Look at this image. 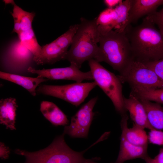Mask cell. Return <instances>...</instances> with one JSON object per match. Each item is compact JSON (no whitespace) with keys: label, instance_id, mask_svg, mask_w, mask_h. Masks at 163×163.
Instances as JSON below:
<instances>
[{"label":"cell","instance_id":"1","mask_svg":"<svg viewBox=\"0 0 163 163\" xmlns=\"http://www.w3.org/2000/svg\"><path fill=\"white\" fill-rule=\"evenodd\" d=\"M146 17L139 25L125 29L134 60L143 63L163 58V36Z\"/></svg>","mask_w":163,"mask_h":163},{"label":"cell","instance_id":"2","mask_svg":"<svg viewBox=\"0 0 163 163\" xmlns=\"http://www.w3.org/2000/svg\"><path fill=\"white\" fill-rule=\"evenodd\" d=\"M95 60L104 62L119 73L134 60L131 44L125 30H112L99 37Z\"/></svg>","mask_w":163,"mask_h":163},{"label":"cell","instance_id":"3","mask_svg":"<svg viewBox=\"0 0 163 163\" xmlns=\"http://www.w3.org/2000/svg\"><path fill=\"white\" fill-rule=\"evenodd\" d=\"M99 37L96 18L88 20L81 18L64 60H67L80 69L86 61L95 59Z\"/></svg>","mask_w":163,"mask_h":163},{"label":"cell","instance_id":"4","mask_svg":"<svg viewBox=\"0 0 163 163\" xmlns=\"http://www.w3.org/2000/svg\"><path fill=\"white\" fill-rule=\"evenodd\" d=\"M64 136L62 133L58 136L43 149L30 152L17 149L14 152L25 158L23 163H91L97 160L96 158H84L85 151L78 152L71 149L66 143Z\"/></svg>","mask_w":163,"mask_h":163},{"label":"cell","instance_id":"5","mask_svg":"<svg viewBox=\"0 0 163 163\" xmlns=\"http://www.w3.org/2000/svg\"><path fill=\"white\" fill-rule=\"evenodd\" d=\"M93 80L112 102L116 111L122 115L126 113L122 93V82L117 76L94 59L88 61Z\"/></svg>","mask_w":163,"mask_h":163},{"label":"cell","instance_id":"6","mask_svg":"<svg viewBox=\"0 0 163 163\" xmlns=\"http://www.w3.org/2000/svg\"><path fill=\"white\" fill-rule=\"evenodd\" d=\"M95 82H77L63 85H40L37 94L61 99L78 107L84 101L90 92L96 86Z\"/></svg>","mask_w":163,"mask_h":163},{"label":"cell","instance_id":"7","mask_svg":"<svg viewBox=\"0 0 163 163\" xmlns=\"http://www.w3.org/2000/svg\"><path fill=\"white\" fill-rule=\"evenodd\" d=\"M122 83L131 88L158 89L163 88V81L144 63L133 60L117 76Z\"/></svg>","mask_w":163,"mask_h":163},{"label":"cell","instance_id":"8","mask_svg":"<svg viewBox=\"0 0 163 163\" xmlns=\"http://www.w3.org/2000/svg\"><path fill=\"white\" fill-rule=\"evenodd\" d=\"M79 24L71 26L64 33L50 43L42 46L38 57L34 59L38 65L53 64L64 60Z\"/></svg>","mask_w":163,"mask_h":163},{"label":"cell","instance_id":"9","mask_svg":"<svg viewBox=\"0 0 163 163\" xmlns=\"http://www.w3.org/2000/svg\"><path fill=\"white\" fill-rule=\"evenodd\" d=\"M97 97L91 99L83 105L71 118L69 126H65L63 133L73 138H86L94 115V107Z\"/></svg>","mask_w":163,"mask_h":163},{"label":"cell","instance_id":"10","mask_svg":"<svg viewBox=\"0 0 163 163\" xmlns=\"http://www.w3.org/2000/svg\"><path fill=\"white\" fill-rule=\"evenodd\" d=\"M27 70L30 73L48 79L68 80L77 82H82L85 80H93L90 70L87 72H82L73 64H70L69 66L66 67L42 69H36L30 67Z\"/></svg>","mask_w":163,"mask_h":163},{"label":"cell","instance_id":"11","mask_svg":"<svg viewBox=\"0 0 163 163\" xmlns=\"http://www.w3.org/2000/svg\"><path fill=\"white\" fill-rule=\"evenodd\" d=\"M124 101L125 108L134 124L144 129H155L150 124L145 108L139 99L129 94L128 98L124 97Z\"/></svg>","mask_w":163,"mask_h":163},{"label":"cell","instance_id":"12","mask_svg":"<svg viewBox=\"0 0 163 163\" xmlns=\"http://www.w3.org/2000/svg\"><path fill=\"white\" fill-rule=\"evenodd\" d=\"M163 5V0H131L128 26L141 17L155 12Z\"/></svg>","mask_w":163,"mask_h":163},{"label":"cell","instance_id":"13","mask_svg":"<svg viewBox=\"0 0 163 163\" xmlns=\"http://www.w3.org/2000/svg\"><path fill=\"white\" fill-rule=\"evenodd\" d=\"M121 116L120 123L122 129L121 136L134 145L139 146L147 145L148 136L144 129L134 124L133 127H128V116L126 113Z\"/></svg>","mask_w":163,"mask_h":163},{"label":"cell","instance_id":"14","mask_svg":"<svg viewBox=\"0 0 163 163\" xmlns=\"http://www.w3.org/2000/svg\"><path fill=\"white\" fill-rule=\"evenodd\" d=\"M147 147L148 145L139 146L133 144L121 136L120 151L116 162L123 163L126 161L137 158L144 160L148 156Z\"/></svg>","mask_w":163,"mask_h":163},{"label":"cell","instance_id":"15","mask_svg":"<svg viewBox=\"0 0 163 163\" xmlns=\"http://www.w3.org/2000/svg\"><path fill=\"white\" fill-rule=\"evenodd\" d=\"M0 78L22 86L34 96L36 95V90L40 84L49 80L39 76L29 77L1 71L0 72Z\"/></svg>","mask_w":163,"mask_h":163},{"label":"cell","instance_id":"16","mask_svg":"<svg viewBox=\"0 0 163 163\" xmlns=\"http://www.w3.org/2000/svg\"><path fill=\"white\" fill-rule=\"evenodd\" d=\"M18 106L16 99L10 97L0 101V123L11 130L16 129L15 126L16 111Z\"/></svg>","mask_w":163,"mask_h":163},{"label":"cell","instance_id":"17","mask_svg":"<svg viewBox=\"0 0 163 163\" xmlns=\"http://www.w3.org/2000/svg\"><path fill=\"white\" fill-rule=\"evenodd\" d=\"M40 110L44 117L54 126H65L68 124L66 115L52 102L43 101L40 104Z\"/></svg>","mask_w":163,"mask_h":163},{"label":"cell","instance_id":"18","mask_svg":"<svg viewBox=\"0 0 163 163\" xmlns=\"http://www.w3.org/2000/svg\"><path fill=\"white\" fill-rule=\"evenodd\" d=\"M95 18L100 36L115 29L117 15L115 8H107L101 11Z\"/></svg>","mask_w":163,"mask_h":163},{"label":"cell","instance_id":"19","mask_svg":"<svg viewBox=\"0 0 163 163\" xmlns=\"http://www.w3.org/2000/svg\"><path fill=\"white\" fill-rule=\"evenodd\" d=\"M139 100L145 108L151 126L155 129L163 130V107L157 103L145 100Z\"/></svg>","mask_w":163,"mask_h":163},{"label":"cell","instance_id":"20","mask_svg":"<svg viewBox=\"0 0 163 163\" xmlns=\"http://www.w3.org/2000/svg\"><path fill=\"white\" fill-rule=\"evenodd\" d=\"M21 44L33 55V60L39 56L42 46L38 43L32 28L18 35Z\"/></svg>","mask_w":163,"mask_h":163},{"label":"cell","instance_id":"21","mask_svg":"<svg viewBox=\"0 0 163 163\" xmlns=\"http://www.w3.org/2000/svg\"><path fill=\"white\" fill-rule=\"evenodd\" d=\"M130 94L139 100L163 104V88L158 89L133 88H131Z\"/></svg>","mask_w":163,"mask_h":163},{"label":"cell","instance_id":"22","mask_svg":"<svg viewBox=\"0 0 163 163\" xmlns=\"http://www.w3.org/2000/svg\"><path fill=\"white\" fill-rule=\"evenodd\" d=\"M13 12L11 14L14 19L17 20L20 23L22 31H25L32 28V24L35 13L25 11L18 6L14 1Z\"/></svg>","mask_w":163,"mask_h":163},{"label":"cell","instance_id":"23","mask_svg":"<svg viewBox=\"0 0 163 163\" xmlns=\"http://www.w3.org/2000/svg\"><path fill=\"white\" fill-rule=\"evenodd\" d=\"M130 5L131 0H126L114 8L117 15V24L114 30L122 32L125 30L128 26Z\"/></svg>","mask_w":163,"mask_h":163},{"label":"cell","instance_id":"24","mask_svg":"<svg viewBox=\"0 0 163 163\" xmlns=\"http://www.w3.org/2000/svg\"><path fill=\"white\" fill-rule=\"evenodd\" d=\"M146 17L157 26L158 30L163 36V5L160 10L156 11Z\"/></svg>","mask_w":163,"mask_h":163},{"label":"cell","instance_id":"25","mask_svg":"<svg viewBox=\"0 0 163 163\" xmlns=\"http://www.w3.org/2000/svg\"><path fill=\"white\" fill-rule=\"evenodd\" d=\"M148 141L150 143L163 145V131L153 129L150 130L148 135Z\"/></svg>","mask_w":163,"mask_h":163},{"label":"cell","instance_id":"26","mask_svg":"<svg viewBox=\"0 0 163 163\" xmlns=\"http://www.w3.org/2000/svg\"><path fill=\"white\" fill-rule=\"evenodd\" d=\"M144 63L152 69L163 81V58L158 60Z\"/></svg>","mask_w":163,"mask_h":163},{"label":"cell","instance_id":"27","mask_svg":"<svg viewBox=\"0 0 163 163\" xmlns=\"http://www.w3.org/2000/svg\"><path fill=\"white\" fill-rule=\"evenodd\" d=\"M10 150L9 147L6 146L4 143L0 142V157L2 159H8L10 154Z\"/></svg>","mask_w":163,"mask_h":163},{"label":"cell","instance_id":"28","mask_svg":"<svg viewBox=\"0 0 163 163\" xmlns=\"http://www.w3.org/2000/svg\"><path fill=\"white\" fill-rule=\"evenodd\" d=\"M104 2L107 8H113L121 3L122 0H104Z\"/></svg>","mask_w":163,"mask_h":163},{"label":"cell","instance_id":"29","mask_svg":"<svg viewBox=\"0 0 163 163\" xmlns=\"http://www.w3.org/2000/svg\"><path fill=\"white\" fill-rule=\"evenodd\" d=\"M14 20V27L12 32L16 33L18 35L22 32L21 24L17 20L15 19Z\"/></svg>","mask_w":163,"mask_h":163},{"label":"cell","instance_id":"30","mask_svg":"<svg viewBox=\"0 0 163 163\" xmlns=\"http://www.w3.org/2000/svg\"><path fill=\"white\" fill-rule=\"evenodd\" d=\"M154 158L159 163H163V148L160 149L158 154Z\"/></svg>","mask_w":163,"mask_h":163},{"label":"cell","instance_id":"31","mask_svg":"<svg viewBox=\"0 0 163 163\" xmlns=\"http://www.w3.org/2000/svg\"><path fill=\"white\" fill-rule=\"evenodd\" d=\"M144 160L146 163H159L155 158H152L149 156H148Z\"/></svg>","mask_w":163,"mask_h":163},{"label":"cell","instance_id":"32","mask_svg":"<svg viewBox=\"0 0 163 163\" xmlns=\"http://www.w3.org/2000/svg\"><path fill=\"white\" fill-rule=\"evenodd\" d=\"M13 0H4L3 2H4L5 4H12Z\"/></svg>","mask_w":163,"mask_h":163},{"label":"cell","instance_id":"33","mask_svg":"<svg viewBox=\"0 0 163 163\" xmlns=\"http://www.w3.org/2000/svg\"><path fill=\"white\" fill-rule=\"evenodd\" d=\"M115 163H116V162H115Z\"/></svg>","mask_w":163,"mask_h":163},{"label":"cell","instance_id":"34","mask_svg":"<svg viewBox=\"0 0 163 163\" xmlns=\"http://www.w3.org/2000/svg\"></svg>","mask_w":163,"mask_h":163}]
</instances>
